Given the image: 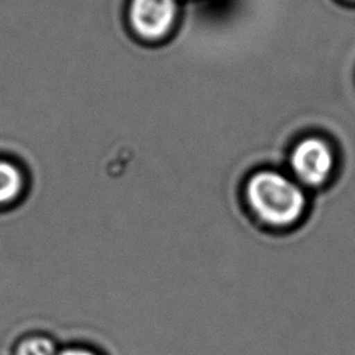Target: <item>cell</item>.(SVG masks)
I'll return each instance as SVG.
<instances>
[{
    "label": "cell",
    "mask_w": 355,
    "mask_h": 355,
    "mask_svg": "<svg viewBox=\"0 0 355 355\" xmlns=\"http://www.w3.org/2000/svg\"><path fill=\"white\" fill-rule=\"evenodd\" d=\"M175 15V0H133L130 19L135 29L146 37L164 35Z\"/></svg>",
    "instance_id": "cell-3"
},
{
    "label": "cell",
    "mask_w": 355,
    "mask_h": 355,
    "mask_svg": "<svg viewBox=\"0 0 355 355\" xmlns=\"http://www.w3.org/2000/svg\"><path fill=\"white\" fill-rule=\"evenodd\" d=\"M57 355H97V354L90 351V349H87V348L71 347V348H65V349L60 351Z\"/></svg>",
    "instance_id": "cell-6"
},
{
    "label": "cell",
    "mask_w": 355,
    "mask_h": 355,
    "mask_svg": "<svg viewBox=\"0 0 355 355\" xmlns=\"http://www.w3.org/2000/svg\"><path fill=\"white\" fill-rule=\"evenodd\" d=\"M24 190V175L10 161L0 159V205L14 201Z\"/></svg>",
    "instance_id": "cell-4"
},
{
    "label": "cell",
    "mask_w": 355,
    "mask_h": 355,
    "mask_svg": "<svg viewBox=\"0 0 355 355\" xmlns=\"http://www.w3.org/2000/svg\"><path fill=\"white\" fill-rule=\"evenodd\" d=\"M15 355H57L54 343L44 336L25 338L17 348Z\"/></svg>",
    "instance_id": "cell-5"
},
{
    "label": "cell",
    "mask_w": 355,
    "mask_h": 355,
    "mask_svg": "<svg viewBox=\"0 0 355 355\" xmlns=\"http://www.w3.org/2000/svg\"><path fill=\"white\" fill-rule=\"evenodd\" d=\"M294 172L308 184L322 183L333 165V157L329 147L318 139L301 141L291 155Z\"/></svg>",
    "instance_id": "cell-2"
},
{
    "label": "cell",
    "mask_w": 355,
    "mask_h": 355,
    "mask_svg": "<svg viewBox=\"0 0 355 355\" xmlns=\"http://www.w3.org/2000/svg\"><path fill=\"white\" fill-rule=\"evenodd\" d=\"M247 196L255 214L273 226L291 225L301 216L305 205L302 191L276 172L265 171L254 175Z\"/></svg>",
    "instance_id": "cell-1"
}]
</instances>
